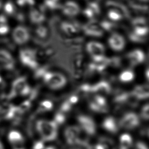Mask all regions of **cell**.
Listing matches in <instances>:
<instances>
[{
	"label": "cell",
	"mask_w": 149,
	"mask_h": 149,
	"mask_svg": "<svg viewBox=\"0 0 149 149\" xmlns=\"http://www.w3.org/2000/svg\"><path fill=\"white\" fill-rule=\"evenodd\" d=\"M38 132L44 141L55 140L57 136V124L53 121L40 120L36 125Z\"/></svg>",
	"instance_id": "1"
},
{
	"label": "cell",
	"mask_w": 149,
	"mask_h": 149,
	"mask_svg": "<svg viewBox=\"0 0 149 149\" xmlns=\"http://www.w3.org/2000/svg\"><path fill=\"white\" fill-rule=\"evenodd\" d=\"M45 83L51 89H58L66 84V79L63 75L57 72H48L44 75Z\"/></svg>",
	"instance_id": "2"
},
{
	"label": "cell",
	"mask_w": 149,
	"mask_h": 149,
	"mask_svg": "<svg viewBox=\"0 0 149 149\" xmlns=\"http://www.w3.org/2000/svg\"><path fill=\"white\" fill-rule=\"evenodd\" d=\"M31 88L24 78H19L14 81L11 91V97L17 95L25 96L30 93Z\"/></svg>",
	"instance_id": "3"
},
{
	"label": "cell",
	"mask_w": 149,
	"mask_h": 149,
	"mask_svg": "<svg viewBox=\"0 0 149 149\" xmlns=\"http://www.w3.org/2000/svg\"><path fill=\"white\" fill-rule=\"evenodd\" d=\"M81 129L78 127L72 126L68 127L65 131V137L67 143L71 146H78L83 142L80 139Z\"/></svg>",
	"instance_id": "4"
},
{
	"label": "cell",
	"mask_w": 149,
	"mask_h": 149,
	"mask_svg": "<svg viewBox=\"0 0 149 149\" xmlns=\"http://www.w3.org/2000/svg\"><path fill=\"white\" fill-rule=\"evenodd\" d=\"M139 122V118L136 114L133 112H128L120 119L119 125L122 128L130 130L138 126Z\"/></svg>",
	"instance_id": "5"
},
{
	"label": "cell",
	"mask_w": 149,
	"mask_h": 149,
	"mask_svg": "<svg viewBox=\"0 0 149 149\" xmlns=\"http://www.w3.org/2000/svg\"><path fill=\"white\" fill-rule=\"evenodd\" d=\"M77 119L80 128L87 134L91 135L95 133L96 125L94 120L91 117L85 115H80Z\"/></svg>",
	"instance_id": "6"
},
{
	"label": "cell",
	"mask_w": 149,
	"mask_h": 149,
	"mask_svg": "<svg viewBox=\"0 0 149 149\" xmlns=\"http://www.w3.org/2000/svg\"><path fill=\"white\" fill-rule=\"evenodd\" d=\"M91 110L98 112H103L107 110V102L105 99L101 95H97L91 101L89 104Z\"/></svg>",
	"instance_id": "7"
},
{
	"label": "cell",
	"mask_w": 149,
	"mask_h": 149,
	"mask_svg": "<svg viewBox=\"0 0 149 149\" xmlns=\"http://www.w3.org/2000/svg\"><path fill=\"white\" fill-rule=\"evenodd\" d=\"M87 51L93 57L103 56L105 48L101 43L97 42H91L87 44Z\"/></svg>",
	"instance_id": "8"
},
{
	"label": "cell",
	"mask_w": 149,
	"mask_h": 149,
	"mask_svg": "<svg viewBox=\"0 0 149 149\" xmlns=\"http://www.w3.org/2000/svg\"><path fill=\"white\" fill-rule=\"evenodd\" d=\"M109 44L113 50H122L125 46L124 39L118 34H113L109 39Z\"/></svg>",
	"instance_id": "9"
},
{
	"label": "cell",
	"mask_w": 149,
	"mask_h": 149,
	"mask_svg": "<svg viewBox=\"0 0 149 149\" xmlns=\"http://www.w3.org/2000/svg\"><path fill=\"white\" fill-rule=\"evenodd\" d=\"M133 95L139 100L147 99L149 98V85L137 86L133 91Z\"/></svg>",
	"instance_id": "10"
},
{
	"label": "cell",
	"mask_w": 149,
	"mask_h": 149,
	"mask_svg": "<svg viewBox=\"0 0 149 149\" xmlns=\"http://www.w3.org/2000/svg\"><path fill=\"white\" fill-rule=\"evenodd\" d=\"M102 127L105 130L111 133H116L118 130V125L113 117H108L102 123Z\"/></svg>",
	"instance_id": "11"
},
{
	"label": "cell",
	"mask_w": 149,
	"mask_h": 149,
	"mask_svg": "<svg viewBox=\"0 0 149 149\" xmlns=\"http://www.w3.org/2000/svg\"><path fill=\"white\" fill-rule=\"evenodd\" d=\"M13 35L15 40L19 44L25 42L28 38L27 31L22 27H19L15 29Z\"/></svg>",
	"instance_id": "12"
},
{
	"label": "cell",
	"mask_w": 149,
	"mask_h": 149,
	"mask_svg": "<svg viewBox=\"0 0 149 149\" xmlns=\"http://www.w3.org/2000/svg\"><path fill=\"white\" fill-rule=\"evenodd\" d=\"M129 58L133 63L139 64L145 60V54L141 50H134L129 54Z\"/></svg>",
	"instance_id": "13"
},
{
	"label": "cell",
	"mask_w": 149,
	"mask_h": 149,
	"mask_svg": "<svg viewBox=\"0 0 149 149\" xmlns=\"http://www.w3.org/2000/svg\"><path fill=\"white\" fill-rule=\"evenodd\" d=\"M8 140L10 143L14 145L22 144L24 141L23 135L21 133L17 131H11L8 134Z\"/></svg>",
	"instance_id": "14"
},
{
	"label": "cell",
	"mask_w": 149,
	"mask_h": 149,
	"mask_svg": "<svg viewBox=\"0 0 149 149\" xmlns=\"http://www.w3.org/2000/svg\"><path fill=\"white\" fill-rule=\"evenodd\" d=\"M110 90L109 85L105 82H101L91 86V91L98 93H108Z\"/></svg>",
	"instance_id": "15"
},
{
	"label": "cell",
	"mask_w": 149,
	"mask_h": 149,
	"mask_svg": "<svg viewBox=\"0 0 149 149\" xmlns=\"http://www.w3.org/2000/svg\"><path fill=\"white\" fill-rule=\"evenodd\" d=\"M132 138L130 135L125 133L120 138V149H129L132 145Z\"/></svg>",
	"instance_id": "16"
},
{
	"label": "cell",
	"mask_w": 149,
	"mask_h": 149,
	"mask_svg": "<svg viewBox=\"0 0 149 149\" xmlns=\"http://www.w3.org/2000/svg\"><path fill=\"white\" fill-rule=\"evenodd\" d=\"M64 10L68 15H74L79 12V6L75 3L72 2H67L64 6Z\"/></svg>",
	"instance_id": "17"
},
{
	"label": "cell",
	"mask_w": 149,
	"mask_h": 149,
	"mask_svg": "<svg viewBox=\"0 0 149 149\" xmlns=\"http://www.w3.org/2000/svg\"><path fill=\"white\" fill-rule=\"evenodd\" d=\"M134 78V73L131 70H125L120 74V79L123 82H129L132 81Z\"/></svg>",
	"instance_id": "18"
},
{
	"label": "cell",
	"mask_w": 149,
	"mask_h": 149,
	"mask_svg": "<svg viewBox=\"0 0 149 149\" xmlns=\"http://www.w3.org/2000/svg\"><path fill=\"white\" fill-rule=\"evenodd\" d=\"M53 104L49 100H45L40 103L38 107V112H45L49 111L52 109Z\"/></svg>",
	"instance_id": "19"
},
{
	"label": "cell",
	"mask_w": 149,
	"mask_h": 149,
	"mask_svg": "<svg viewBox=\"0 0 149 149\" xmlns=\"http://www.w3.org/2000/svg\"><path fill=\"white\" fill-rule=\"evenodd\" d=\"M141 115L143 118L149 120V104L143 107L141 111Z\"/></svg>",
	"instance_id": "20"
},
{
	"label": "cell",
	"mask_w": 149,
	"mask_h": 149,
	"mask_svg": "<svg viewBox=\"0 0 149 149\" xmlns=\"http://www.w3.org/2000/svg\"><path fill=\"white\" fill-rule=\"evenodd\" d=\"M108 16L110 19H111L114 21H118L121 18V15L119 14L116 11L111 10L109 12Z\"/></svg>",
	"instance_id": "21"
},
{
	"label": "cell",
	"mask_w": 149,
	"mask_h": 149,
	"mask_svg": "<svg viewBox=\"0 0 149 149\" xmlns=\"http://www.w3.org/2000/svg\"><path fill=\"white\" fill-rule=\"evenodd\" d=\"M65 120V116L62 113H57L55 116L54 122L56 123L58 125V124H61L64 122Z\"/></svg>",
	"instance_id": "22"
},
{
	"label": "cell",
	"mask_w": 149,
	"mask_h": 149,
	"mask_svg": "<svg viewBox=\"0 0 149 149\" xmlns=\"http://www.w3.org/2000/svg\"><path fill=\"white\" fill-rule=\"evenodd\" d=\"M32 149H45V145L42 141H37L34 143Z\"/></svg>",
	"instance_id": "23"
},
{
	"label": "cell",
	"mask_w": 149,
	"mask_h": 149,
	"mask_svg": "<svg viewBox=\"0 0 149 149\" xmlns=\"http://www.w3.org/2000/svg\"><path fill=\"white\" fill-rule=\"evenodd\" d=\"M134 149H149V147L143 142H138L135 146Z\"/></svg>",
	"instance_id": "24"
},
{
	"label": "cell",
	"mask_w": 149,
	"mask_h": 149,
	"mask_svg": "<svg viewBox=\"0 0 149 149\" xmlns=\"http://www.w3.org/2000/svg\"><path fill=\"white\" fill-rule=\"evenodd\" d=\"M78 101V97H76V96H72L69 99L68 101L72 105L74 104L77 103V102Z\"/></svg>",
	"instance_id": "25"
},
{
	"label": "cell",
	"mask_w": 149,
	"mask_h": 149,
	"mask_svg": "<svg viewBox=\"0 0 149 149\" xmlns=\"http://www.w3.org/2000/svg\"><path fill=\"white\" fill-rule=\"evenodd\" d=\"M146 77H147V78H148V79L149 80V69H148V70H147L146 73Z\"/></svg>",
	"instance_id": "26"
},
{
	"label": "cell",
	"mask_w": 149,
	"mask_h": 149,
	"mask_svg": "<svg viewBox=\"0 0 149 149\" xmlns=\"http://www.w3.org/2000/svg\"><path fill=\"white\" fill-rule=\"evenodd\" d=\"M45 149H56V148H55L54 147H47L46 148H45Z\"/></svg>",
	"instance_id": "27"
},
{
	"label": "cell",
	"mask_w": 149,
	"mask_h": 149,
	"mask_svg": "<svg viewBox=\"0 0 149 149\" xmlns=\"http://www.w3.org/2000/svg\"><path fill=\"white\" fill-rule=\"evenodd\" d=\"M0 149H4V147L3 146L2 143L0 141Z\"/></svg>",
	"instance_id": "28"
},
{
	"label": "cell",
	"mask_w": 149,
	"mask_h": 149,
	"mask_svg": "<svg viewBox=\"0 0 149 149\" xmlns=\"http://www.w3.org/2000/svg\"><path fill=\"white\" fill-rule=\"evenodd\" d=\"M2 78L0 77V83H2Z\"/></svg>",
	"instance_id": "29"
},
{
	"label": "cell",
	"mask_w": 149,
	"mask_h": 149,
	"mask_svg": "<svg viewBox=\"0 0 149 149\" xmlns=\"http://www.w3.org/2000/svg\"><path fill=\"white\" fill-rule=\"evenodd\" d=\"M148 134H149V133H148Z\"/></svg>",
	"instance_id": "30"
}]
</instances>
